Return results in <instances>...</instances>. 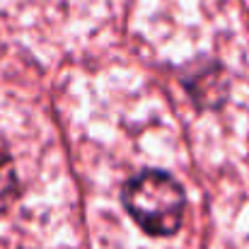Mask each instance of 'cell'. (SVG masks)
I'll return each instance as SVG.
<instances>
[{"instance_id": "1", "label": "cell", "mask_w": 249, "mask_h": 249, "mask_svg": "<svg viewBox=\"0 0 249 249\" xmlns=\"http://www.w3.org/2000/svg\"><path fill=\"white\" fill-rule=\"evenodd\" d=\"M124 206L128 215L148 235H174L184 220V189L167 172L148 169L128 179L124 186Z\"/></svg>"}, {"instance_id": "2", "label": "cell", "mask_w": 249, "mask_h": 249, "mask_svg": "<svg viewBox=\"0 0 249 249\" xmlns=\"http://www.w3.org/2000/svg\"><path fill=\"white\" fill-rule=\"evenodd\" d=\"M17 194H19V179L15 162L7 155V150L0 148V213L17 198Z\"/></svg>"}]
</instances>
